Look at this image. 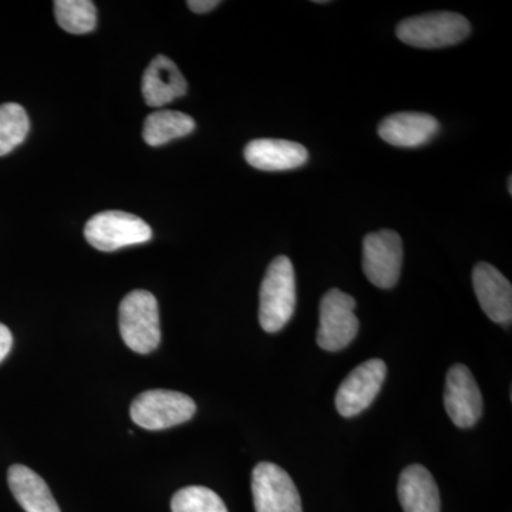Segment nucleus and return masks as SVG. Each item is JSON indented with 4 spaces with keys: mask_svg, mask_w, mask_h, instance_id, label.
Here are the masks:
<instances>
[{
    "mask_svg": "<svg viewBox=\"0 0 512 512\" xmlns=\"http://www.w3.org/2000/svg\"><path fill=\"white\" fill-rule=\"evenodd\" d=\"M173 512H228L227 505L214 491L201 485H192L177 491L171 500Z\"/></svg>",
    "mask_w": 512,
    "mask_h": 512,
    "instance_id": "aec40b11",
    "label": "nucleus"
},
{
    "mask_svg": "<svg viewBox=\"0 0 512 512\" xmlns=\"http://www.w3.org/2000/svg\"><path fill=\"white\" fill-rule=\"evenodd\" d=\"M256 512H303L301 495L291 476L274 463H259L252 471Z\"/></svg>",
    "mask_w": 512,
    "mask_h": 512,
    "instance_id": "6e6552de",
    "label": "nucleus"
},
{
    "mask_svg": "<svg viewBox=\"0 0 512 512\" xmlns=\"http://www.w3.org/2000/svg\"><path fill=\"white\" fill-rule=\"evenodd\" d=\"M220 5L218 0H188L187 6L195 13H208Z\"/></svg>",
    "mask_w": 512,
    "mask_h": 512,
    "instance_id": "4be33fe9",
    "label": "nucleus"
},
{
    "mask_svg": "<svg viewBox=\"0 0 512 512\" xmlns=\"http://www.w3.org/2000/svg\"><path fill=\"white\" fill-rule=\"evenodd\" d=\"M296 306L295 271L288 256H276L266 269L259 292V323L268 333L288 325Z\"/></svg>",
    "mask_w": 512,
    "mask_h": 512,
    "instance_id": "f257e3e1",
    "label": "nucleus"
},
{
    "mask_svg": "<svg viewBox=\"0 0 512 512\" xmlns=\"http://www.w3.org/2000/svg\"><path fill=\"white\" fill-rule=\"evenodd\" d=\"M244 157L256 170L288 171L306 164L309 153L295 141L259 138L245 147Z\"/></svg>",
    "mask_w": 512,
    "mask_h": 512,
    "instance_id": "ddd939ff",
    "label": "nucleus"
},
{
    "mask_svg": "<svg viewBox=\"0 0 512 512\" xmlns=\"http://www.w3.org/2000/svg\"><path fill=\"white\" fill-rule=\"evenodd\" d=\"M508 192L512 194V177H508Z\"/></svg>",
    "mask_w": 512,
    "mask_h": 512,
    "instance_id": "5701e85b",
    "label": "nucleus"
},
{
    "mask_svg": "<svg viewBox=\"0 0 512 512\" xmlns=\"http://www.w3.org/2000/svg\"><path fill=\"white\" fill-rule=\"evenodd\" d=\"M144 100L150 107H163L187 93V80L167 56L151 60L141 82Z\"/></svg>",
    "mask_w": 512,
    "mask_h": 512,
    "instance_id": "4468645a",
    "label": "nucleus"
},
{
    "mask_svg": "<svg viewBox=\"0 0 512 512\" xmlns=\"http://www.w3.org/2000/svg\"><path fill=\"white\" fill-rule=\"evenodd\" d=\"M8 483L13 497L26 512H60L45 480L22 464L9 468Z\"/></svg>",
    "mask_w": 512,
    "mask_h": 512,
    "instance_id": "dca6fc26",
    "label": "nucleus"
},
{
    "mask_svg": "<svg viewBox=\"0 0 512 512\" xmlns=\"http://www.w3.org/2000/svg\"><path fill=\"white\" fill-rule=\"evenodd\" d=\"M119 326L121 338L128 349L147 355L161 342L160 312L153 293L136 289L120 303Z\"/></svg>",
    "mask_w": 512,
    "mask_h": 512,
    "instance_id": "f03ea898",
    "label": "nucleus"
},
{
    "mask_svg": "<svg viewBox=\"0 0 512 512\" xmlns=\"http://www.w3.org/2000/svg\"><path fill=\"white\" fill-rule=\"evenodd\" d=\"M57 25L72 35L93 32L97 25L96 5L90 0H56Z\"/></svg>",
    "mask_w": 512,
    "mask_h": 512,
    "instance_id": "a211bd4d",
    "label": "nucleus"
},
{
    "mask_svg": "<svg viewBox=\"0 0 512 512\" xmlns=\"http://www.w3.org/2000/svg\"><path fill=\"white\" fill-rule=\"evenodd\" d=\"M439 130L440 124L436 117L414 111L392 114L379 124L380 138L394 147L424 146Z\"/></svg>",
    "mask_w": 512,
    "mask_h": 512,
    "instance_id": "f8f14e48",
    "label": "nucleus"
},
{
    "mask_svg": "<svg viewBox=\"0 0 512 512\" xmlns=\"http://www.w3.org/2000/svg\"><path fill=\"white\" fill-rule=\"evenodd\" d=\"M84 237L93 248L113 252L131 245L146 244L153 238L150 225L123 211H103L90 218Z\"/></svg>",
    "mask_w": 512,
    "mask_h": 512,
    "instance_id": "39448f33",
    "label": "nucleus"
},
{
    "mask_svg": "<svg viewBox=\"0 0 512 512\" xmlns=\"http://www.w3.org/2000/svg\"><path fill=\"white\" fill-rule=\"evenodd\" d=\"M403 265V242L390 229L372 232L363 241V271L377 288L392 289L399 282Z\"/></svg>",
    "mask_w": 512,
    "mask_h": 512,
    "instance_id": "0eeeda50",
    "label": "nucleus"
},
{
    "mask_svg": "<svg viewBox=\"0 0 512 512\" xmlns=\"http://www.w3.org/2000/svg\"><path fill=\"white\" fill-rule=\"evenodd\" d=\"M13 345V336L3 323H0V362L9 355Z\"/></svg>",
    "mask_w": 512,
    "mask_h": 512,
    "instance_id": "412c9836",
    "label": "nucleus"
},
{
    "mask_svg": "<svg viewBox=\"0 0 512 512\" xmlns=\"http://www.w3.org/2000/svg\"><path fill=\"white\" fill-rule=\"evenodd\" d=\"M471 33L470 22L453 12H434L404 19L396 35L406 45L419 49H440L463 42Z\"/></svg>",
    "mask_w": 512,
    "mask_h": 512,
    "instance_id": "7ed1b4c3",
    "label": "nucleus"
},
{
    "mask_svg": "<svg viewBox=\"0 0 512 512\" xmlns=\"http://www.w3.org/2000/svg\"><path fill=\"white\" fill-rule=\"evenodd\" d=\"M356 301L348 293L330 289L320 302L319 348L339 352L348 348L359 332V319L355 315Z\"/></svg>",
    "mask_w": 512,
    "mask_h": 512,
    "instance_id": "423d86ee",
    "label": "nucleus"
},
{
    "mask_svg": "<svg viewBox=\"0 0 512 512\" xmlns=\"http://www.w3.org/2000/svg\"><path fill=\"white\" fill-rule=\"evenodd\" d=\"M195 130V121L188 114L174 110L154 111L144 121L143 138L151 147L188 136Z\"/></svg>",
    "mask_w": 512,
    "mask_h": 512,
    "instance_id": "f3484780",
    "label": "nucleus"
},
{
    "mask_svg": "<svg viewBox=\"0 0 512 512\" xmlns=\"http://www.w3.org/2000/svg\"><path fill=\"white\" fill-rule=\"evenodd\" d=\"M444 407L451 421L460 429H470L483 414V396L467 366L454 365L448 370Z\"/></svg>",
    "mask_w": 512,
    "mask_h": 512,
    "instance_id": "9d476101",
    "label": "nucleus"
},
{
    "mask_svg": "<svg viewBox=\"0 0 512 512\" xmlns=\"http://www.w3.org/2000/svg\"><path fill=\"white\" fill-rule=\"evenodd\" d=\"M473 286L478 303L493 322L507 325L512 319L510 281L497 268L480 262L473 271Z\"/></svg>",
    "mask_w": 512,
    "mask_h": 512,
    "instance_id": "9b49d317",
    "label": "nucleus"
},
{
    "mask_svg": "<svg viewBox=\"0 0 512 512\" xmlns=\"http://www.w3.org/2000/svg\"><path fill=\"white\" fill-rule=\"evenodd\" d=\"M30 121L20 104L6 103L0 106V157L15 150L28 137Z\"/></svg>",
    "mask_w": 512,
    "mask_h": 512,
    "instance_id": "6ab92c4d",
    "label": "nucleus"
},
{
    "mask_svg": "<svg viewBox=\"0 0 512 512\" xmlns=\"http://www.w3.org/2000/svg\"><path fill=\"white\" fill-rule=\"evenodd\" d=\"M197 404L187 394L171 390H148L131 403V420L146 430H165L191 420Z\"/></svg>",
    "mask_w": 512,
    "mask_h": 512,
    "instance_id": "20e7f679",
    "label": "nucleus"
},
{
    "mask_svg": "<svg viewBox=\"0 0 512 512\" xmlns=\"http://www.w3.org/2000/svg\"><path fill=\"white\" fill-rule=\"evenodd\" d=\"M386 373V363L380 359L366 360L353 369L336 392L335 403L340 416L355 417L365 412L382 390Z\"/></svg>",
    "mask_w": 512,
    "mask_h": 512,
    "instance_id": "1a4fd4ad",
    "label": "nucleus"
},
{
    "mask_svg": "<svg viewBox=\"0 0 512 512\" xmlns=\"http://www.w3.org/2000/svg\"><path fill=\"white\" fill-rule=\"evenodd\" d=\"M404 512H440V491L426 467L413 464L404 468L397 487Z\"/></svg>",
    "mask_w": 512,
    "mask_h": 512,
    "instance_id": "2eb2a0df",
    "label": "nucleus"
}]
</instances>
